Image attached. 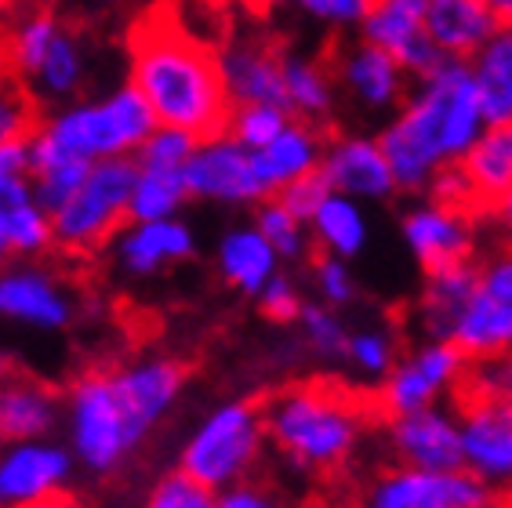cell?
<instances>
[{"label":"cell","mask_w":512,"mask_h":508,"mask_svg":"<svg viewBox=\"0 0 512 508\" xmlns=\"http://www.w3.org/2000/svg\"><path fill=\"white\" fill-rule=\"evenodd\" d=\"M215 508H287V501L280 494H273L269 487H258L251 479L226 487L215 494Z\"/></svg>","instance_id":"cell-46"},{"label":"cell","mask_w":512,"mask_h":508,"mask_svg":"<svg viewBox=\"0 0 512 508\" xmlns=\"http://www.w3.org/2000/svg\"><path fill=\"white\" fill-rule=\"evenodd\" d=\"M425 8L429 0H371L356 26V37L393 55L411 80L422 77L444 62V55L425 33Z\"/></svg>","instance_id":"cell-18"},{"label":"cell","mask_w":512,"mask_h":508,"mask_svg":"<svg viewBox=\"0 0 512 508\" xmlns=\"http://www.w3.org/2000/svg\"><path fill=\"white\" fill-rule=\"evenodd\" d=\"M476 98H480L483 120L505 124L512 120V26H498L480 51L469 59Z\"/></svg>","instance_id":"cell-31"},{"label":"cell","mask_w":512,"mask_h":508,"mask_svg":"<svg viewBox=\"0 0 512 508\" xmlns=\"http://www.w3.org/2000/svg\"><path fill=\"white\" fill-rule=\"evenodd\" d=\"M498 30L487 0H429L425 8V33L444 59L469 62Z\"/></svg>","instance_id":"cell-26"},{"label":"cell","mask_w":512,"mask_h":508,"mask_svg":"<svg viewBox=\"0 0 512 508\" xmlns=\"http://www.w3.org/2000/svg\"><path fill=\"white\" fill-rule=\"evenodd\" d=\"M284 73V109L295 120H309V124H324L338 106V84L331 66L313 55H298L287 51L280 62Z\"/></svg>","instance_id":"cell-30"},{"label":"cell","mask_w":512,"mask_h":508,"mask_svg":"<svg viewBox=\"0 0 512 508\" xmlns=\"http://www.w3.org/2000/svg\"><path fill=\"white\" fill-rule=\"evenodd\" d=\"M473 374V363L451 342H418L414 349L400 352L393 371L378 381V414L400 418V414L422 411L433 403H444V396L462 392Z\"/></svg>","instance_id":"cell-9"},{"label":"cell","mask_w":512,"mask_h":508,"mask_svg":"<svg viewBox=\"0 0 512 508\" xmlns=\"http://www.w3.org/2000/svg\"><path fill=\"white\" fill-rule=\"evenodd\" d=\"M62 429V392L30 374L0 381V443L44 440Z\"/></svg>","instance_id":"cell-23"},{"label":"cell","mask_w":512,"mask_h":508,"mask_svg":"<svg viewBox=\"0 0 512 508\" xmlns=\"http://www.w3.org/2000/svg\"><path fill=\"white\" fill-rule=\"evenodd\" d=\"M266 443L298 472H335L364 440L371 411L360 396L331 381H298L262 403Z\"/></svg>","instance_id":"cell-4"},{"label":"cell","mask_w":512,"mask_h":508,"mask_svg":"<svg viewBox=\"0 0 512 508\" xmlns=\"http://www.w3.org/2000/svg\"><path fill=\"white\" fill-rule=\"evenodd\" d=\"M215 269L222 276V284L233 291L255 298L262 291L269 276H276L284 265L276 258V251L266 244V236L258 233L251 222H240L233 229L218 236L215 244Z\"/></svg>","instance_id":"cell-28"},{"label":"cell","mask_w":512,"mask_h":508,"mask_svg":"<svg viewBox=\"0 0 512 508\" xmlns=\"http://www.w3.org/2000/svg\"><path fill=\"white\" fill-rule=\"evenodd\" d=\"M324 146H327V135L320 131V124H309V120H295L280 131V135L262 146L255 157V171L262 178V186H266L269 196H276L284 186L298 182V178L313 175L320 171V160H324Z\"/></svg>","instance_id":"cell-25"},{"label":"cell","mask_w":512,"mask_h":508,"mask_svg":"<svg viewBox=\"0 0 512 508\" xmlns=\"http://www.w3.org/2000/svg\"><path fill=\"white\" fill-rule=\"evenodd\" d=\"M320 175L331 193H342L356 204H385L396 196L393 171L375 135H335L327 138Z\"/></svg>","instance_id":"cell-20"},{"label":"cell","mask_w":512,"mask_h":508,"mask_svg":"<svg viewBox=\"0 0 512 508\" xmlns=\"http://www.w3.org/2000/svg\"><path fill=\"white\" fill-rule=\"evenodd\" d=\"M367 4H371V0H295L291 8H298L306 19H313L316 26H324V30L349 33L360 26Z\"/></svg>","instance_id":"cell-44"},{"label":"cell","mask_w":512,"mask_h":508,"mask_svg":"<svg viewBox=\"0 0 512 508\" xmlns=\"http://www.w3.org/2000/svg\"><path fill=\"white\" fill-rule=\"evenodd\" d=\"M487 8L494 11L498 26H512V0H487Z\"/></svg>","instance_id":"cell-50"},{"label":"cell","mask_w":512,"mask_h":508,"mask_svg":"<svg viewBox=\"0 0 512 508\" xmlns=\"http://www.w3.org/2000/svg\"><path fill=\"white\" fill-rule=\"evenodd\" d=\"M258 233L266 236V244L276 251L280 265H295L306 262L309 251H313V240H309V225L302 218H295L276 196H266L262 204H255V218H251Z\"/></svg>","instance_id":"cell-34"},{"label":"cell","mask_w":512,"mask_h":508,"mask_svg":"<svg viewBox=\"0 0 512 508\" xmlns=\"http://www.w3.org/2000/svg\"><path fill=\"white\" fill-rule=\"evenodd\" d=\"M451 345H458L469 363L512 352V244L473 258V291L454 323Z\"/></svg>","instance_id":"cell-8"},{"label":"cell","mask_w":512,"mask_h":508,"mask_svg":"<svg viewBox=\"0 0 512 508\" xmlns=\"http://www.w3.org/2000/svg\"><path fill=\"white\" fill-rule=\"evenodd\" d=\"M11 262V247H8V240L0 236V265H8Z\"/></svg>","instance_id":"cell-53"},{"label":"cell","mask_w":512,"mask_h":508,"mask_svg":"<svg viewBox=\"0 0 512 508\" xmlns=\"http://www.w3.org/2000/svg\"><path fill=\"white\" fill-rule=\"evenodd\" d=\"M186 363L171 352H142L113 367H91L62 392L66 447L88 476H113L146 447L186 392Z\"/></svg>","instance_id":"cell-1"},{"label":"cell","mask_w":512,"mask_h":508,"mask_svg":"<svg viewBox=\"0 0 512 508\" xmlns=\"http://www.w3.org/2000/svg\"><path fill=\"white\" fill-rule=\"evenodd\" d=\"M88 167L91 164H80V160H33L30 186L40 204L55 211V207H62L69 196L77 193L80 182L88 178Z\"/></svg>","instance_id":"cell-39"},{"label":"cell","mask_w":512,"mask_h":508,"mask_svg":"<svg viewBox=\"0 0 512 508\" xmlns=\"http://www.w3.org/2000/svg\"><path fill=\"white\" fill-rule=\"evenodd\" d=\"M298 331H302V342L313 352L316 360L338 363L345 356V342H349V323L338 309L320 302H306L302 313H298Z\"/></svg>","instance_id":"cell-36"},{"label":"cell","mask_w":512,"mask_h":508,"mask_svg":"<svg viewBox=\"0 0 512 508\" xmlns=\"http://www.w3.org/2000/svg\"><path fill=\"white\" fill-rule=\"evenodd\" d=\"M287 124H291V113L284 106H233L226 120V135L244 149H251V153H258Z\"/></svg>","instance_id":"cell-38"},{"label":"cell","mask_w":512,"mask_h":508,"mask_svg":"<svg viewBox=\"0 0 512 508\" xmlns=\"http://www.w3.org/2000/svg\"><path fill=\"white\" fill-rule=\"evenodd\" d=\"M258 309H262V316L273 323H295L298 313H302V305H306V298H302V287H298V280L291 273H280L269 276L266 284H262V291L255 294Z\"/></svg>","instance_id":"cell-43"},{"label":"cell","mask_w":512,"mask_h":508,"mask_svg":"<svg viewBox=\"0 0 512 508\" xmlns=\"http://www.w3.org/2000/svg\"><path fill=\"white\" fill-rule=\"evenodd\" d=\"M258 4H262V8H269V11H276V8H291L295 0H258Z\"/></svg>","instance_id":"cell-51"},{"label":"cell","mask_w":512,"mask_h":508,"mask_svg":"<svg viewBox=\"0 0 512 508\" xmlns=\"http://www.w3.org/2000/svg\"><path fill=\"white\" fill-rule=\"evenodd\" d=\"M40 120V106L11 69H0V146L26 142Z\"/></svg>","instance_id":"cell-37"},{"label":"cell","mask_w":512,"mask_h":508,"mask_svg":"<svg viewBox=\"0 0 512 508\" xmlns=\"http://www.w3.org/2000/svg\"><path fill=\"white\" fill-rule=\"evenodd\" d=\"M30 175V142H8L0 146V182Z\"/></svg>","instance_id":"cell-48"},{"label":"cell","mask_w":512,"mask_h":508,"mask_svg":"<svg viewBox=\"0 0 512 508\" xmlns=\"http://www.w3.org/2000/svg\"><path fill=\"white\" fill-rule=\"evenodd\" d=\"M229 106H284V51L262 37H237L215 51Z\"/></svg>","instance_id":"cell-21"},{"label":"cell","mask_w":512,"mask_h":508,"mask_svg":"<svg viewBox=\"0 0 512 508\" xmlns=\"http://www.w3.org/2000/svg\"><path fill=\"white\" fill-rule=\"evenodd\" d=\"M385 443L396 465L429 472L462 469V432H458V411L447 403H433L422 411L385 418Z\"/></svg>","instance_id":"cell-17"},{"label":"cell","mask_w":512,"mask_h":508,"mask_svg":"<svg viewBox=\"0 0 512 508\" xmlns=\"http://www.w3.org/2000/svg\"><path fill=\"white\" fill-rule=\"evenodd\" d=\"M462 469L473 472L494 494H512V403L465 381L458 392Z\"/></svg>","instance_id":"cell-11"},{"label":"cell","mask_w":512,"mask_h":508,"mask_svg":"<svg viewBox=\"0 0 512 508\" xmlns=\"http://www.w3.org/2000/svg\"><path fill=\"white\" fill-rule=\"evenodd\" d=\"M454 167L469 189V207L476 215H487L512 193V120L483 127V135Z\"/></svg>","instance_id":"cell-24"},{"label":"cell","mask_w":512,"mask_h":508,"mask_svg":"<svg viewBox=\"0 0 512 508\" xmlns=\"http://www.w3.org/2000/svg\"><path fill=\"white\" fill-rule=\"evenodd\" d=\"M131 182L135 160H99L66 204L51 211V251L88 258L109 247V240L131 222Z\"/></svg>","instance_id":"cell-7"},{"label":"cell","mask_w":512,"mask_h":508,"mask_svg":"<svg viewBox=\"0 0 512 508\" xmlns=\"http://www.w3.org/2000/svg\"><path fill=\"white\" fill-rule=\"evenodd\" d=\"M309 240L324 254H335L353 262L356 254H364L367 240H371V222H367L364 204H356L342 193H327L324 204L316 207L309 218Z\"/></svg>","instance_id":"cell-32"},{"label":"cell","mask_w":512,"mask_h":508,"mask_svg":"<svg viewBox=\"0 0 512 508\" xmlns=\"http://www.w3.org/2000/svg\"><path fill=\"white\" fill-rule=\"evenodd\" d=\"M193 149H197V138L189 135V131L157 124L131 160L138 167H186V160L193 157Z\"/></svg>","instance_id":"cell-41"},{"label":"cell","mask_w":512,"mask_h":508,"mask_svg":"<svg viewBox=\"0 0 512 508\" xmlns=\"http://www.w3.org/2000/svg\"><path fill=\"white\" fill-rule=\"evenodd\" d=\"M266 458L262 403L226 400L211 407L178 450V472L207 490H226L251 479Z\"/></svg>","instance_id":"cell-6"},{"label":"cell","mask_w":512,"mask_h":508,"mask_svg":"<svg viewBox=\"0 0 512 508\" xmlns=\"http://www.w3.org/2000/svg\"><path fill=\"white\" fill-rule=\"evenodd\" d=\"M313 291H316V302L320 305H331V309H349L356 302V294H360V284H356V273L353 265L345 262V258H335V254H320L313 258Z\"/></svg>","instance_id":"cell-40"},{"label":"cell","mask_w":512,"mask_h":508,"mask_svg":"<svg viewBox=\"0 0 512 508\" xmlns=\"http://www.w3.org/2000/svg\"><path fill=\"white\" fill-rule=\"evenodd\" d=\"M327 193H331V186L324 182V175H320V171H313V175L298 178V182H291V186L280 189V193H276V200H280V204H284L295 218L309 222L316 207L324 204Z\"/></svg>","instance_id":"cell-45"},{"label":"cell","mask_w":512,"mask_h":508,"mask_svg":"<svg viewBox=\"0 0 512 508\" xmlns=\"http://www.w3.org/2000/svg\"><path fill=\"white\" fill-rule=\"evenodd\" d=\"M353 374L367 385H378L385 374L393 371V363L400 360V338H396L389 327H356L349 331V342H345V356H342Z\"/></svg>","instance_id":"cell-35"},{"label":"cell","mask_w":512,"mask_h":508,"mask_svg":"<svg viewBox=\"0 0 512 508\" xmlns=\"http://www.w3.org/2000/svg\"><path fill=\"white\" fill-rule=\"evenodd\" d=\"M473 291V262H458L447 269L425 273V284L414 302V331L422 342H451L454 323L462 316Z\"/></svg>","instance_id":"cell-27"},{"label":"cell","mask_w":512,"mask_h":508,"mask_svg":"<svg viewBox=\"0 0 512 508\" xmlns=\"http://www.w3.org/2000/svg\"><path fill=\"white\" fill-rule=\"evenodd\" d=\"M331 73H335L338 91L353 98L356 106L364 109V113H371V117L393 113L404 102L407 88H411L407 69L393 55H385L375 44H364L360 37L338 48L335 62H331Z\"/></svg>","instance_id":"cell-19"},{"label":"cell","mask_w":512,"mask_h":508,"mask_svg":"<svg viewBox=\"0 0 512 508\" xmlns=\"http://www.w3.org/2000/svg\"><path fill=\"white\" fill-rule=\"evenodd\" d=\"M483 127L487 120L469 77V62L444 59L436 69L414 77L404 102L375 135L393 171L396 193H429L433 178L469 153Z\"/></svg>","instance_id":"cell-2"},{"label":"cell","mask_w":512,"mask_h":508,"mask_svg":"<svg viewBox=\"0 0 512 508\" xmlns=\"http://www.w3.org/2000/svg\"><path fill=\"white\" fill-rule=\"evenodd\" d=\"M189 200L218 207H255L266 200V186L255 171L251 149L218 131L211 138H197L193 157L186 160Z\"/></svg>","instance_id":"cell-14"},{"label":"cell","mask_w":512,"mask_h":508,"mask_svg":"<svg viewBox=\"0 0 512 508\" xmlns=\"http://www.w3.org/2000/svg\"><path fill=\"white\" fill-rule=\"evenodd\" d=\"M469 385L483 392H494V396H502V400L512 403V352L476 363V371L469 374Z\"/></svg>","instance_id":"cell-47"},{"label":"cell","mask_w":512,"mask_h":508,"mask_svg":"<svg viewBox=\"0 0 512 508\" xmlns=\"http://www.w3.org/2000/svg\"><path fill=\"white\" fill-rule=\"evenodd\" d=\"M77 461L55 436L0 443V508L62 501L73 487Z\"/></svg>","instance_id":"cell-13"},{"label":"cell","mask_w":512,"mask_h":508,"mask_svg":"<svg viewBox=\"0 0 512 508\" xmlns=\"http://www.w3.org/2000/svg\"><path fill=\"white\" fill-rule=\"evenodd\" d=\"M189 204L186 167H138L131 182V222H160V218H182Z\"/></svg>","instance_id":"cell-33"},{"label":"cell","mask_w":512,"mask_h":508,"mask_svg":"<svg viewBox=\"0 0 512 508\" xmlns=\"http://www.w3.org/2000/svg\"><path fill=\"white\" fill-rule=\"evenodd\" d=\"M80 316V298L62 273L40 258H15L0 265V323L22 331L62 334Z\"/></svg>","instance_id":"cell-10"},{"label":"cell","mask_w":512,"mask_h":508,"mask_svg":"<svg viewBox=\"0 0 512 508\" xmlns=\"http://www.w3.org/2000/svg\"><path fill=\"white\" fill-rule=\"evenodd\" d=\"M487 215L494 218V225H498V233L505 236V244H512V193L505 196V200H498V204L487 211Z\"/></svg>","instance_id":"cell-49"},{"label":"cell","mask_w":512,"mask_h":508,"mask_svg":"<svg viewBox=\"0 0 512 508\" xmlns=\"http://www.w3.org/2000/svg\"><path fill=\"white\" fill-rule=\"evenodd\" d=\"M26 508H69V501H44V505H26Z\"/></svg>","instance_id":"cell-54"},{"label":"cell","mask_w":512,"mask_h":508,"mask_svg":"<svg viewBox=\"0 0 512 508\" xmlns=\"http://www.w3.org/2000/svg\"><path fill=\"white\" fill-rule=\"evenodd\" d=\"M494 498L498 494L465 469L429 472L389 465L371 476L356 508H494Z\"/></svg>","instance_id":"cell-12"},{"label":"cell","mask_w":512,"mask_h":508,"mask_svg":"<svg viewBox=\"0 0 512 508\" xmlns=\"http://www.w3.org/2000/svg\"><path fill=\"white\" fill-rule=\"evenodd\" d=\"M88 80H91L88 44L62 22L59 33L51 37V44L37 59V66L22 77V88L30 91L37 106L55 109L84 95V91H88Z\"/></svg>","instance_id":"cell-22"},{"label":"cell","mask_w":512,"mask_h":508,"mask_svg":"<svg viewBox=\"0 0 512 508\" xmlns=\"http://www.w3.org/2000/svg\"><path fill=\"white\" fill-rule=\"evenodd\" d=\"M197 254V233L186 218L128 222L109 240V265L124 280H157Z\"/></svg>","instance_id":"cell-16"},{"label":"cell","mask_w":512,"mask_h":508,"mask_svg":"<svg viewBox=\"0 0 512 508\" xmlns=\"http://www.w3.org/2000/svg\"><path fill=\"white\" fill-rule=\"evenodd\" d=\"M128 84L142 95L157 124L189 131L193 138L226 131L233 106L222 88L215 51L175 26L149 22L135 33Z\"/></svg>","instance_id":"cell-3"},{"label":"cell","mask_w":512,"mask_h":508,"mask_svg":"<svg viewBox=\"0 0 512 508\" xmlns=\"http://www.w3.org/2000/svg\"><path fill=\"white\" fill-rule=\"evenodd\" d=\"M153 127L157 120L149 106L124 80L106 95H80L66 106L48 109L26 138L30 164L33 160H80V164L131 160Z\"/></svg>","instance_id":"cell-5"},{"label":"cell","mask_w":512,"mask_h":508,"mask_svg":"<svg viewBox=\"0 0 512 508\" xmlns=\"http://www.w3.org/2000/svg\"><path fill=\"white\" fill-rule=\"evenodd\" d=\"M8 374H11V360H8V352L0 349V381L8 378Z\"/></svg>","instance_id":"cell-52"},{"label":"cell","mask_w":512,"mask_h":508,"mask_svg":"<svg viewBox=\"0 0 512 508\" xmlns=\"http://www.w3.org/2000/svg\"><path fill=\"white\" fill-rule=\"evenodd\" d=\"M142 508H215V490L200 487L197 479L186 472H164V476L149 487Z\"/></svg>","instance_id":"cell-42"},{"label":"cell","mask_w":512,"mask_h":508,"mask_svg":"<svg viewBox=\"0 0 512 508\" xmlns=\"http://www.w3.org/2000/svg\"><path fill=\"white\" fill-rule=\"evenodd\" d=\"M0 236L11 258H44L51 251V211L37 200L30 175L0 182Z\"/></svg>","instance_id":"cell-29"},{"label":"cell","mask_w":512,"mask_h":508,"mask_svg":"<svg viewBox=\"0 0 512 508\" xmlns=\"http://www.w3.org/2000/svg\"><path fill=\"white\" fill-rule=\"evenodd\" d=\"M400 233L411 258L425 273L447 269L458 262H473L476 254V211L444 200H414L400 218Z\"/></svg>","instance_id":"cell-15"},{"label":"cell","mask_w":512,"mask_h":508,"mask_svg":"<svg viewBox=\"0 0 512 508\" xmlns=\"http://www.w3.org/2000/svg\"><path fill=\"white\" fill-rule=\"evenodd\" d=\"M335 508H356V505H335Z\"/></svg>","instance_id":"cell-55"}]
</instances>
